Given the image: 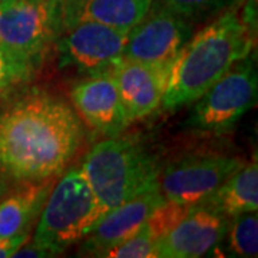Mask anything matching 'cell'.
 I'll return each mask as SVG.
<instances>
[{"label": "cell", "instance_id": "cell-1", "mask_svg": "<svg viewBox=\"0 0 258 258\" xmlns=\"http://www.w3.org/2000/svg\"><path fill=\"white\" fill-rule=\"evenodd\" d=\"M83 128L63 99L32 93L0 112V171L13 181H40L66 171Z\"/></svg>", "mask_w": 258, "mask_h": 258}, {"label": "cell", "instance_id": "cell-2", "mask_svg": "<svg viewBox=\"0 0 258 258\" xmlns=\"http://www.w3.org/2000/svg\"><path fill=\"white\" fill-rule=\"evenodd\" d=\"M255 45L254 30L231 9L194 33L169 66L161 105L175 111L203 96L238 60L247 57Z\"/></svg>", "mask_w": 258, "mask_h": 258}, {"label": "cell", "instance_id": "cell-3", "mask_svg": "<svg viewBox=\"0 0 258 258\" xmlns=\"http://www.w3.org/2000/svg\"><path fill=\"white\" fill-rule=\"evenodd\" d=\"M79 168L105 214L157 186L161 172L145 148L118 135L93 145Z\"/></svg>", "mask_w": 258, "mask_h": 258}, {"label": "cell", "instance_id": "cell-4", "mask_svg": "<svg viewBox=\"0 0 258 258\" xmlns=\"http://www.w3.org/2000/svg\"><path fill=\"white\" fill-rule=\"evenodd\" d=\"M105 215L81 168H71L57 178L35 227L33 242L63 254L91 232Z\"/></svg>", "mask_w": 258, "mask_h": 258}, {"label": "cell", "instance_id": "cell-5", "mask_svg": "<svg viewBox=\"0 0 258 258\" xmlns=\"http://www.w3.org/2000/svg\"><path fill=\"white\" fill-rule=\"evenodd\" d=\"M62 28V0H8L0 3V46L33 71L42 63Z\"/></svg>", "mask_w": 258, "mask_h": 258}, {"label": "cell", "instance_id": "cell-6", "mask_svg": "<svg viewBox=\"0 0 258 258\" xmlns=\"http://www.w3.org/2000/svg\"><path fill=\"white\" fill-rule=\"evenodd\" d=\"M258 78L255 60L247 56L194 102L185 126L204 132H228L255 105Z\"/></svg>", "mask_w": 258, "mask_h": 258}, {"label": "cell", "instance_id": "cell-7", "mask_svg": "<svg viewBox=\"0 0 258 258\" xmlns=\"http://www.w3.org/2000/svg\"><path fill=\"white\" fill-rule=\"evenodd\" d=\"M194 35V23L154 0L144 19L129 30L123 57L169 71L176 55Z\"/></svg>", "mask_w": 258, "mask_h": 258}, {"label": "cell", "instance_id": "cell-8", "mask_svg": "<svg viewBox=\"0 0 258 258\" xmlns=\"http://www.w3.org/2000/svg\"><path fill=\"white\" fill-rule=\"evenodd\" d=\"M244 161L227 155L188 157L159 172V191L168 201L198 205L215 192Z\"/></svg>", "mask_w": 258, "mask_h": 258}, {"label": "cell", "instance_id": "cell-9", "mask_svg": "<svg viewBox=\"0 0 258 258\" xmlns=\"http://www.w3.org/2000/svg\"><path fill=\"white\" fill-rule=\"evenodd\" d=\"M59 40L62 62L81 74L111 71L123 57L129 30L109 28L98 22H76L66 26Z\"/></svg>", "mask_w": 258, "mask_h": 258}, {"label": "cell", "instance_id": "cell-10", "mask_svg": "<svg viewBox=\"0 0 258 258\" xmlns=\"http://www.w3.org/2000/svg\"><path fill=\"white\" fill-rule=\"evenodd\" d=\"M164 201L165 197L157 185L109 210L83 238L79 254L99 257L105 249L134 237Z\"/></svg>", "mask_w": 258, "mask_h": 258}, {"label": "cell", "instance_id": "cell-11", "mask_svg": "<svg viewBox=\"0 0 258 258\" xmlns=\"http://www.w3.org/2000/svg\"><path fill=\"white\" fill-rule=\"evenodd\" d=\"M72 108L91 128L116 137L129 125L118 86L109 71L88 75L71 91Z\"/></svg>", "mask_w": 258, "mask_h": 258}, {"label": "cell", "instance_id": "cell-12", "mask_svg": "<svg viewBox=\"0 0 258 258\" xmlns=\"http://www.w3.org/2000/svg\"><path fill=\"white\" fill-rule=\"evenodd\" d=\"M230 218L203 205H194L182 221L157 242L158 257L198 258L220 245Z\"/></svg>", "mask_w": 258, "mask_h": 258}, {"label": "cell", "instance_id": "cell-13", "mask_svg": "<svg viewBox=\"0 0 258 258\" xmlns=\"http://www.w3.org/2000/svg\"><path fill=\"white\" fill-rule=\"evenodd\" d=\"M109 72L118 86L129 125L151 115L161 105L168 69L122 57Z\"/></svg>", "mask_w": 258, "mask_h": 258}, {"label": "cell", "instance_id": "cell-14", "mask_svg": "<svg viewBox=\"0 0 258 258\" xmlns=\"http://www.w3.org/2000/svg\"><path fill=\"white\" fill-rule=\"evenodd\" d=\"M59 176L40 181H20L16 188L0 200V238L30 231L35 227Z\"/></svg>", "mask_w": 258, "mask_h": 258}, {"label": "cell", "instance_id": "cell-15", "mask_svg": "<svg viewBox=\"0 0 258 258\" xmlns=\"http://www.w3.org/2000/svg\"><path fill=\"white\" fill-rule=\"evenodd\" d=\"M154 0H81L62 8L63 28L76 22H98L109 28L131 30L148 13Z\"/></svg>", "mask_w": 258, "mask_h": 258}, {"label": "cell", "instance_id": "cell-16", "mask_svg": "<svg viewBox=\"0 0 258 258\" xmlns=\"http://www.w3.org/2000/svg\"><path fill=\"white\" fill-rule=\"evenodd\" d=\"M198 205L211 208L227 218L258 210L257 158L238 168L224 184Z\"/></svg>", "mask_w": 258, "mask_h": 258}, {"label": "cell", "instance_id": "cell-17", "mask_svg": "<svg viewBox=\"0 0 258 258\" xmlns=\"http://www.w3.org/2000/svg\"><path fill=\"white\" fill-rule=\"evenodd\" d=\"M220 244L225 245L227 255L252 258L258 255L257 211L245 212L231 218Z\"/></svg>", "mask_w": 258, "mask_h": 258}, {"label": "cell", "instance_id": "cell-18", "mask_svg": "<svg viewBox=\"0 0 258 258\" xmlns=\"http://www.w3.org/2000/svg\"><path fill=\"white\" fill-rule=\"evenodd\" d=\"M191 23L217 18L231 9L241 8L244 0H159Z\"/></svg>", "mask_w": 258, "mask_h": 258}, {"label": "cell", "instance_id": "cell-19", "mask_svg": "<svg viewBox=\"0 0 258 258\" xmlns=\"http://www.w3.org/2000/svg\"><path fill=\"white\" fill-rule=\"evenodd\" d=\"M191 208L192 207H189V205L165 200L149 215V218L145 222V228L149 231L152 238L158 242L164 237H166L179 222L184 220L188 215V212L191 211Z\"/></svg>", "mask_w": 258, "mask_h": 258}, {"label": "cell", "instance_id": "cell-20", "mask_svg": "<svg viewBox=\"0 0 258 258\" xmlns=\"http://www.w3.org/2000/svg\"><path fill=\"white\" fill-rule=\"evenodd\" d=\"M99 257L108 258H158L157 241L145 225L134 237L105 249Z\"/></svg>", "mask_w": 258, "mask_h": 258}, {"label": "cell", "instance_id": "cell-21", "mask_svg": "<svg viewBox=\"0 0 258 258\" xmlns=\"http://www.w3.org/2000/svg\"><path fill=\"white\" fill-rule=\"evenodd\" d=\"M32 75L33 69L28 63L0 46V91L16 83L26 82Z\"/></svg>", "mask_w": 258, "mask_h": 258}, {"label": "cell", "instance_id": "cell-22", "mask_svg": "<svg viewBox=\"0 0 258 258\" xmlns=\"http://www.w3.org/2000/svg\"><path fill=\"white\" fill-rule=\"evenodd\" d=\"M30 238V231H25L12 237L6 238H0V258H9L15 255V252L18 251L25 242H28Z\"/></svg>", "mask_w": 258, "mask_h": 258}, {"label": "cell", "instance_id": "cell-23", "mask_svg": "<svg viewBox=\"0 0 258 258\" xmlns=\"http://www.w3.org/2000/svg\"><path fill=\"white\" fill-rule=\"evenodd\" d=\"M13 257H35V258H42V257H56L55 254L46 247H42L36 242L30 241V242H25L20 248L15 252Z\"/></svg>", "mask_w": 258, "mask_h": 258}, {"label": "cell", "instance_id": "cell-24", "mask_svg": "<svg viewBox=\"0 0 258 258\" xmlns=\"http://www.w3.org/2000/svg\"><path fill=\"white\" fill-rule=\"evenodd\" d=\"M9 189V185H8V176L5 175L2 171H0V197H3L5 194L8 192Z\"/></svg>", "mask_w": 258, "mask_h": 258}, {"label": "cell", "instance_id": "cell-25", "mask_svg": "<svg viewBox=\"0 0 258 258\" xmlns=\"http://www.w3.org/2000/svg\"><path fill=\"white\" fill-rule=\"evenodd\" d=\"M81 0H62V8H68V6H72L75 3H78Z\"/></svg>", "mask_w": 258, "mask_h": 258}, {"label": "cell", "instance_id": "cell-26", "mask_svg": "<svg viewBox=\"0 0 258 258\" xmlns=\"http://www.w3.org/2000/svg\"><path fill=\"white\" fill-rule=\"evenodd\" d=\"M2 2H8V0H0V3H2Z\"/></svg>", "mask_w": 258, "mask_h": 258}]
</instances>
